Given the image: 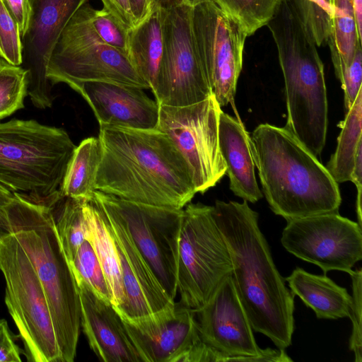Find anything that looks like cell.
Returning a JSON list of instances; mask_svg holds the SVG:
<instances>
[{"mask_svg":"<svg viewBox=\"0 0 362 362\" xmlns=\"http://www.w3.org/2000/svg\"><path fill=\"white\" fill-rule=\"evenodd\" d=\"M5 303L30 362H62L51 313L36 271L11 232L0 237Z\"/></svg>","mask_w":362,"mask_h":362,"instance_id":"8","label":"cell"},{"mask_svg":"<svg viewBox=\"0 0 362 362\" xmlns=\"http://www.w3.org/2000/svg\"><path fill=\"white\" fill-rule=\"evenodd\" d=\"M337 77L344 92V107L346 111L351 107L362 88V49L361 42L357 44L354 58L348 66L337 57L331 56Z\"/></svg>","mask_w":362,"mask_h":362,"instance_id":"34","label":"cell"},{"mask_svg":"<svg viewBox=\"0 0 362 362\" xmlns=\"http://www.w3.org/2000/svg\"><path fill=\"white\" fill-rule=\"evenodd\" d=\"M354 16L359 36L362 35V0H353Z\"/></svg>","mask_w":362,"mask_h":362,"instance_id":"42","label":"cell"},{"mask_svg":"<svg viewBox=\"0 0 362 362\" xmlns=\"http://www.w3.org/2000/svg\"><path fill=\"white\" fill-rule=\"evenodd\" d=\"M76 147L62 128L35 119L0 122V185L33 202L54 204Z\"/></svg>","mask_w":362,"mask_h":362,"instance_id":"6","label":"cell"},{"mask_svg":"<svg viewBox=\"0 0 362 362\" xmlns=\"http://www.w3.org/2000/svg\"><path fill=\"white\" fill-rule=\"evenodd\" d=\"M164 13L165 8L156 6L145 21L129 32L128 58L152 92L163 54Z\"/></svg>","mask_w":362,"mask_h":362,"instance_id":"23","label":"cell"},{"mask_svg":"<svg viewBox=\"0 0 362 362\" xmlns=\"http://www.w3.org/2000/svg\"><path fill=\"white\" fill-rule=\"evenodd\" d=\"M310 1L321 8H322L327 13H328L332 17L333 16V9L330 5H329L324 0H308Z\"/></svg>","mask_w":362,"mask_h":362,"instance_id":"44","label":"cell"},{"mask_svg":"<svg viewBox=\"0 0 362 362\" xmlns=\"http://www.w3.org/2000/svg\"><path fill=\"white\" fill-rule=\"evenodd\" d=\"M3 1L17 23L22 38L26 32L30 20L31 12L30 0H3Z\"/></svg>","mask_w":362,"mask_h":362,"instance_id":"37","label":"cell"},{"mask_svg":"<svg viewBox=\"0 0 362 362\" xmlns=\"http://www.w3.org/2000/svg\"><path fill=\"white\" fill-rule=\"evenodd\" d=\"M281 242L288 252L316 264L324 274L338 270L351 275L362 258L361 227L338 212L287 221Z\"/></svg>","mask_w":362,"mask_h":362,"instance_id":"15","label":"cell"},{"mask_svg":"<svg viewBox=\"0 0 362 362\" xmlns=\"http://www.w3.org/2000/svg\"><path fill=\"white\" fill-rule=\"evenodd\" d=\"M332 33L329 47L337 54L340 61L349 65L354 58L357 44L361 42L353 6V0H332Z\"/></svg>","mask_w":362,"mask_h":362,"instance_id":"28","label":"cell"},{"mask_svg":"<svg viewBox=\"0 0 362 362\" xmlns=\"http://www.w3.org/2000/svg\"><path fill=\"white\" fill-rule=\"evenodd\" d=\"M98 139L102 157L95 190L177 209L197 193L185 158L159 129L100 127Z\"/></svg>","mask_w":362,"mask_h":362,"instance_id":"1","label":"cell"},{"mask_svg":"<svg viewBox=\"0 0 362 362\" xmlns=\"http://www.w3.org/2000/svg\"><path fill=\"white\" fill-rule=\"evenodd\" d=\"M352 280L351 305L349 317L352 322V331L349 339V349L355 355V361H362V271L361 269L354 271L350 275Z\"/></svg>","mask_w":362,"mask_h":362,"instance_id":"35","label":"cell"},{"mask_svg":"<svg viewBox=\"0 0 362 362\" xmlns=\"http://www.w3.org/2000/svg\"><path fill=\"white\" fill-rule=\"evenodd\" d=\"M192 8L183 4L165 9L163 54L153 91L160 105H189L212 95L193 37Z\"/></svg>","mask_w":362,"mask_h":362,"instance_id":"13","label":"cell"},{"mask_svg":"<svg viewBox=\"0 0 362 362\" xmlns=\"http://www.w3.org/2000/svg\"><path fill=\"white\" fill-rule=\"evenodd\" d=\"M13 196V193L0 185V237L11 233L6 208Z\"/></svg>","mask_w":362,"mask_h":362,"instance_id":"40","label":"cell"},{"mask_svg":"<svg viewBox=\"0 0 362 362\" xmlns=\"http://www.w3.org/2000/svg\"><path fill=\"white\" fill-rule=\"evenodd\" d=\"M92 23L98 35L105 44L128 57L129 30L122 25L104 8L94 10Z\"/></svg>","mask_w":362,"mask_h":362,"instance_id":"33","label":"cell"},{"mask_svg":"<svg viewBox=\"0 0 362 362\" xmlns=\"http://www.w3.org/2000/svg\"><path fill=\"white\" fill-rule=\"evenodd\" d=\"M221 110L213 94L192 105L159 107L157 129L170 138L182 155L197 193H204L226 174L218 144Z\"/></svg>","mask_w":362,"mask_h":362,"instance_id":"11","label":"cell"},{"mask_svg":"<svg viewBox=\"0 0 362 362\" xmlns=\"http://www.w3.org/2000/svg\"><path fill=\"white\" fill-rule=\"evenodd\" d=\"M95 204L103 214L119 259L125 303L117 311L122 317L136 319L174 305L175 300L168 296L120 220L109 209Z\"/></svg>","mask_w":362,"mask_h":362,"instance_id":"18","label":"cell"},{"mask_svg":"<svg viewBox=\"0 0 362 362\" xmlns=\"http://www.w3.org/2000/svg\"><path fill=\"white\" fill-rule=\"evenodd\" d=\"M87 2L72 16L50 54L47 77L52 85L64 83L76 91L85 82L103 81L150 89L129 58L98 35Z\"/></svg>","mask_w":362,"mask_h":362,"instance_id":"7","label":"cell"},{"mask_svg":"<svg viewBox=\"0 0 362 362\" xmlns=\"http://www.w3.org/2000/svg\"><path fill=\"white\" fill-rule=\"evenodd\" d=\"M183 211L177 267L178 303L197 310L207 303L231 274L232 264L213 206L189 202Z\"/></svg>","mask_w":362,"mask_h":362,"instance_id":"9","label":"cell"},{"mask_svg":"<svg viewBox=\"0 0 362 362\" xmlns=\"http://www.w3.org/2000/svg\"><path fill=\"white\" fill-rule=\"evenodd\" d=\"M76 91L91 107L100 127H158L160 105L143 88L111 82L88 81L83 83Z\"/></svg>","mask_w":362,"mask_h":362,"instance_id":"19","label":"cell"},{"mask_svg":"<svg viewBox=\"0 0 362 362\" xmlns=\"http://www.w3.org/2000/svg\"><path fill=\"white\" fill-rule=\"evenodd\" d=\"M213 208L229 252L230 275L252 330L286 349L294 332V295L274 262L258 213L245 200H216Z\"/></svg>","mask_w":362,"mask_h":362,"instance_id":"2","label":"cell"},{"mask_svg":"<svg viewBox=\"0 0 362 362\" xmlns=\"http://www.w3.org/2000/svg\"><path fill=\"white\" fill-rule=\"evenodd\" d=\"M101 1L103 8L109 11L122 25L129 30L135 27L128 0H101Z\"/></svg>","mask_w":362,"mask_h":362,"instance_id":"38","label":"cell"},{"mask_svg":"<svg viewBox=\"0 0 362 362\" xmlns=\"http://www.w3.org/2000/svg\"><path fill=\"white\" fill-rule=\"evenodd\" d=\"M6 208L10 232L33 264L45 291L62 362H73L81 328L77 282L59 240L52 205L18 194Z\"/></svg>","mask_w":362,"mask_h":362,"instance_id":"5","label":"cell"},{"mask_svg":"<svg viewBox=\"0 0 362 362\" xmlns=\"http://www.w3.org/2000/svg\"><path fill=\"white\" fill-rule=\"evenodd\" d=\"M339 126L335 152L326 168L337 183L350 181L356 153L362 144V88Z\"/></svg>","mask_w":362,"mask_h":362,"instance_id":"26","label":"cell"},{"mask_svg":"<svg viewBox=\"0 0 362 362\" xmlns=\"http://www.w3.org/2000/svg\"><path fill=\"white\" fill-rule=\"evenodd\" d=\"M183 4L190 7H194L200 4L212 1L211 0H182Z\"/></svg>","mask_w":362,"mask_h":362,"instance_id":"45","label":"cell"},{"mask_svg":"<svg viewBox=\"0 0 362 362\" xmlns=\"http://www.w3.org/2000/svg\"><path fill=\"white\" fill-rule=\"evenodd\" d=\"M121 317L143 362H187L200 342L193 310L178 303L139 318Z\"/></svg>","mask_w":362,"mask_h":362,"instance_id":"17","label":"cell"},{"mask_svg":"<svg viewBox=\"0 0 362 362\" xmlns=\"http://www.w3.org/2000/svg\"><path fill=\"white\" fill-rule=\"evenodd\" d=\"M283 73L286 127L316 157L325 145L328 103L324 65L315 39L290 0H283L267 23Z\"/></svg>","mask_w":362,"mask_h":362,"instance_id":"4","label":"cell"},{"mask_svg":"<svg viewBox=\"0 0 362 362\" xmlns=\"http://www.w3.org/2000/svg\"><path fill=\"white\" fill-rule=\"evenodd\" d=\"M193 37L212 94L219 106L233 103L247 37L213 1L192 8Z\"/></svg>","mask_w":362,"mask_h":362,"instance_id":"14","label":"cell"},{"mask_svg":"<svg viewBox=\"0 0 362 362\" xmlns=\"http://www.w3.org/2000/svg\"><path fill=\"white\" fill-rule=\"evenodd\" d=\"M30 16L22 40L21 66L28 71L27 93L39 109L52 106L55 96L47 77L52 49L75 13L88 0H30Z\"/></svg>","mask_w":362,"mask_h":362,"instance_id":"16","label":"cell"},{"mask_svg":"<svg viewBox=\"0 0 362 362\" xmlns=\"http://www.w3.org/2000/svg\"><path fill=\"white\" fill-rule=\"evenodd\" d=\"M91 200L120 220L168 296L175 300L183 209L131 202L98 190Z\"/></svg>","mask_w":362,"mask_h":362,"instance_id":"10","label":"cell"},{"mask_svg":"<svg viewBox=\"0 0 362 362\" xmlns=\"http://www.w3.org/2000/svg\"><path fill=\"white\" fill-rule=\"evenodd\" d=\"M218 144L233 193L255 203L262 198L255 176L250 136L243 123L221 110L218 120Z\"/></svg>","mask_w":362,"mask_h":362,"instance_id":"21","label":"cell"},{"mask_svg":"<svg viewBox=\"0 0 362 362\" xmlns=\"http://www.w3.org/2000/svg\"><path fill=\"white\" fill-rule=\"evenodd\" d=\"M76 281L81 300V327L98 359L105 362H143L113 305L83 281Z\"/></svg>","mask_w":362,"mask_h":362,"instance_id":"20","label":"cell"},{"mask_svg":"<svg viewBox=\"0 0 362 362\" xmlns=\"http://www.w3.org/2000/svg\"><path fill=\"white\" fill-rule=\"evenodd\" d=\"M325 2H327L329 5H330L332 8V0H324Z\"/></svg>","mask_w":362,"mask_h":362,"instance_id":"46","label":"cell"},{"mask_svg":"<svg viewBox=\"0 0 362 362\" xmlns=\"http://www.w3.org/2000/svg\"><path fill=\"white\" fill-rule=\"evenodd\" d=\"M101 157L98 137L83 139L76 147L69 162L59 190L60 194L76 199L91 200Z\"/></svg>","mask_w":362,"mask_h":362,"instance_id":"25","label":"cell"},{"mask_svg":"<svg viewBox=\"0 0 362 362\" xmlns=\"http://www.w3.org/2000/svg\"><path fill=\"white\" fill-rule=\"evenodd\" d=\"M156 5L165 9L183 4L182 0H155Z\"/></svg>","mask_w":362,"mask_h":362,"instance_id":"43","label":"cell"},{"mask_svg":"<svg viewBox=\"0 0 362 362\" xmlns=\"http://www.w3.org/2000/svg\"><path fill=\"white\" fill-rule=\"evenodd\" d=\"M85 200L61 194L52 206L57 232L69 264L87 236L83 211Z\"/></svg>","mask_w":362,"mask_h":362,"instance_id":"27","label":"cell"},{"mask_svg":"<svg viewBox=\"0 0 362 362\" xmlns=\"http://www.w3.org/2000/svg\"><path fill=\"white\" fill-rule=\"evenodd\" d=\"M21 361V349L12 337L6 320L0 319V362Z\"/></svg>","mask_w":362,"mask_h":362,"instance_id":"36","label":"cell"},{"mask_svg":"<svg viewBox=\"0 0 362 362\" xmlns=\"http://www.w3.org/2000/svg\"><path fill=\"white\" fill-rule=\"evenodd\" d=\"M128 3L135 27L145 21L158 6L155 0H128Z\"/></svg>","mask_w":362,"mask_h":362,"instance_id":"39","label":"cell"},{"mask_svg":"<svg viewBox=\"0 0 362 362\" xmlns=\"http://www.w3.org/2000/svg\"><path fill=\"white\" fill-rule=\"evenodd\" d=\"M201 342L209 350V362H291L285 349L259 348L228 275L207 303L193 310Z\"/></svg>","mask_w":362,"mask_h":362,"instance_id":"12","label":"cell"},{"mask_svg":"<svg viewBox=\"0 0 362 362\" xmlns=\"http://www.w3.org/2000/svg\"><path fill=\"white\" fill-rule=\"evenodd\" d=\"M357 189V197H361L362 189V144L359 145L355 158L351 180Z\"/></svg>","mask_w":362,"mask_h":362,"instance_id":"41","label":"cell"},{"mask_svg":"<svg viewBox=\"0 0 362 362\" xmlns=\"http://www.w3.org/2000/svg\"><path fill=\"white\" fill-rule=\"evenodd\" d=\"M83 211L88 239L99 260L108 286L111 303L119 310L125 303L118 252L103 214L92 200H85Z\"/></svg>","mask_w":362,"mask_h":362,"instance_id":"24","label":"cell"},{"mask_svg":"<svg viewBox=\"0 0 362 362\" xmlns=\"http://www.w3.org/2000/svg\"><path fill=\"white\" fill-rule=\"evenodd\" d=\"M235 21L247 36L267 25L282 0H211Z\"/></svg>","mask_w":362,"mask_h":362,"instance_id":"29","label":"cell"},{"mask_svg":"<svg viewBox=\"0 0 362 362\" xmlns=\"http://www.w3.org/2000/svg\"><path fill=\"white\" fill-rule=\"evenodd\" d=\"M28 71L0 57V119L24 107Z\"/></svg>","mask_w":362,"mask_h":362,"instance_id":"30","label":"cell"},{"mask_svg":"<svg viewBox=\"0 0 362 362\" xmlns=\"http://www.w3.org/2000/svg\"><path fill=\"white\" fill-rule=\"evenodd\" d=\"M250 141L263 194L275 214L288 221L338 212V183L288 129L260 124Z\"/></svg>","mask_w":362,"mask_h":362,"instance_id":"3","label":"cell"},{"mask_svg":"<svg viewBox=\"0 0 362 362\" xmlns=\"http://www.w3.org/2000/svg\"><path fill=\"white\" fill-rule=\"evenodd\" d=\"M22 40L19 28L3 0H0V57L8 63L22 64Z\"/></svg>","mask_w":362,"mask_h":362,"instance_id":"32","label":"cell"},{"mask_svg":"<svg viewBox=\"0 0 362 362\" xmlns=\"http://www.w3.org/2000/svg\"><path fill=\"white\" fill-rule=\"evenodd\" d=\"M70 265L76 280L83 281L98 295L111 303L102 267L88 239L79 247Z\"/></svg>","mask_w":362,"mask_h":362,"instance_id":"31","label":"cell"},{"mask_svg":"<svg viewBox=\"0 0 362 362\" xmlns=\"http://www.w3.org/2000/svg\"><path fill=\"white\" fill-rule=\"evenodd\" d=\"M285 281L293 295L310 308L317 318L349 317L351 296L326 274L315 275L297 267Z\"/></svg>","mask_w":362,"mask_h":362,"instance_id":"22","label":"cell"}]
</instances>
